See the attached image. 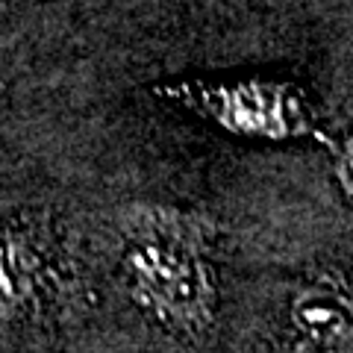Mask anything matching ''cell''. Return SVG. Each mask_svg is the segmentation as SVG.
I'll return each instance as SVG.
<instances>
[{"mask_svg":"<svg viewBox=\"0 0 353 353\" xmlns=\"http://www.w3.org/2000/svg\"><path fill=\"white\" fill-rule=\"evenodd\" d=\"M292 321L301 333V341L350 347V306L336 285L315 283L303 289L294 301Z\"/></svg>","mask_w":353,"mask_h":353,"instance_id":"obj_4","label":"cell"},{"mask_svg":"<svg viewBox=\"0 0 353 353\" xmlns=\"http://www.w3.org/2000/svg\"><path fill=\"white\" fill-rule=\"evenodd\" d=\"M157 94L180 103L192 112L203 115L221 130L245 139H318L327 141L324 130L318 127L312 106L306 103L301 88L277 80H230V83H209V80H185L159 85Z\"/></svg>","mask_w":353,"mask_h":353,"instance_id":"obj_2","label":"cell"},{"mask_svg":"<svg viewBox=\"0 0 353 353\" xmlns=\"http://www.w3.org/2000/svg\"><path fill=\"white\" fill-rule=\"evenodd\" d=\"M53 289V259L48 245L27 227L0 230V324L39 312Z\"/></svg>","mask_w":353,"mask_h":353,"instance_id":"obj_3","label":"cell"},{"mask_svg":"<svg viewBox=\"0 0 353 353\" xmlns=\"http://www.w3.org/2000/svg\"><path fill=\"white\" fill-rule=\"evenodd\" d=\"M121 236V271L132 303L176 336L206 333L218 303L209 259L218 227L201 212L145 206L124 215Z\"/></svg>","mask_w":353,"mask_h":353,"instance_id":"obj_1","label":"cell"}]
</instances>
